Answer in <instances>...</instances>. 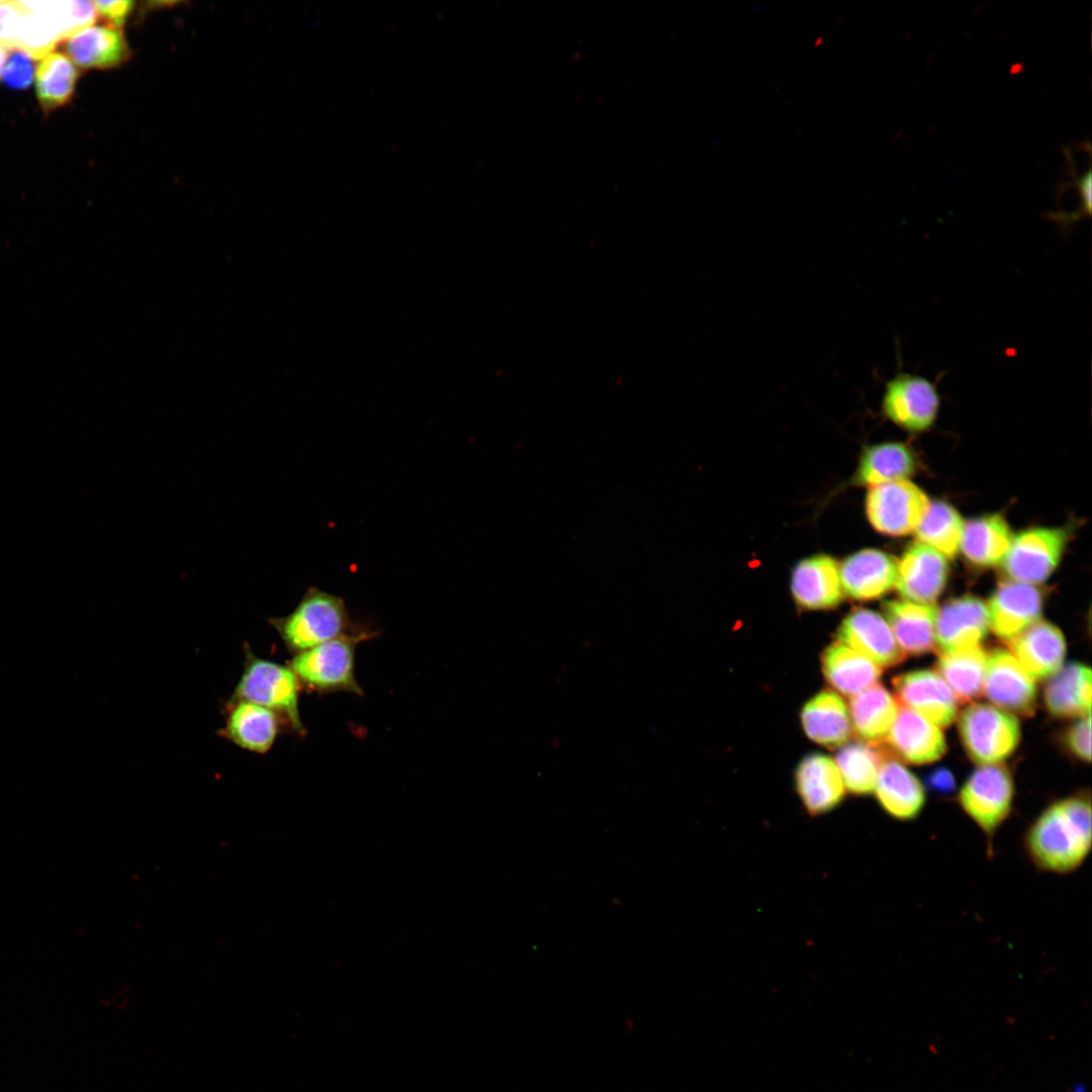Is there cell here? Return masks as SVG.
Returning a JSON list of instances; mask_svg holds the SVG:
<instances>
[{
    "label": "cell",
    "instance_id": "33",
    "mask_svg": "<svg viewBox=\"0 0 1092 1092\" xmlns=\"http://www.w3.org/2000/svg\"><path fill=\"white\" fill-rule=\"evenodd\" d=\"M79 70L63 53L52 52L35 68V92L44 111L67 104L75 91Z\"/></svg>",
    "mask_w": 1092,
    "mask_h": 1092
},
{
    "label": "cell",
    "instance_id": "23",
    "mask_svg": "<svg viewBox=\"0 0 1092 1092\" xmlns=\"http://www.w3.org/2000/svg\"><path fill=\"white\" fill-rule=\"evenodd\" d=\"M66 55L83 69L108 70L128 61L130 49L121 31L111 25H91L66 40Z\"/></svg>",
    "mask_w": 1092,
    "mask_h": 1092
},
{
    "label": "cell",
    "instance_id": "35",
    "mask_svg": "<svg viewBox=\"0 0 1092 1092\" xmlns=\"http://www.w3.org/2000/svg\"><path fill=\"white\" fill-rule=\"evenodd\" d=\"M24 10V17L18 38L17 50L27 54L33 60H41L64 40L55 19L41 6L39 1H18Z\"/></svg>",
    "mask_w": 1092,
    "mask_h": 1092
},
{
    "label": "cell",
    "instance_id": "13",
    "mask_svg": "<svg viewBox=\"0 0 1092 1092\" xmlns=\"http://www.w3.org/2000/svg\"><path fill=\"white\" fill-rule=\"evenodd\" d=\"M836 639L882 668L898 665L906 656L884 616L870 609L849 612L837 629Z\"/></svg>",
    "mask_w": 1092,
    "mask_h": 1092
},
{
    "label": "cell",
    "instance_id": "24",
    "mask_svg": "<svg viewBox=\"0 0 1092 1092\" xmlns=\"http://www.w3.org/2000/svg\"><path fill=\"white\" fill-rule=\"evenodd\" d=\"M801 722L811 740L829 749L845 744L852 732L848 707L831 690L819 692L804 705Z\"/></svg>",
    "mask_w": 1092,
    "mask_h": 1092
},
{
    "label": "cell",
    "instance_id": "42",
    "mask_svg": "<svg viewBox=\"0 0 1092 1092\" xmlns=\"http://www.w3.org/2000/svg\"><path fill=\"white\" fill-rule=\"evenodd\" d=\"M8 53H9V51L5 47L0 44V77H1V74H2V71H3V68L5 66V63L7 61Z\"/></svg>",
    "mask_w": 1092,
    "mask_h": 1092
},
{
    "label": "cell",
    "instance_id": "20",
    "mask_svg": "<svg viewBox=\"0 0 1092 1092\" xmlns=\"http://www.w3.org/2000/svg\"><path fill=\"white\" fill-rule=\"evenodd\" d=\"M795 784L804 809L813 817L835 809L846 791L834 759L821 753L808 754L800 761Z\"/></svg>",
    "mask_w": 1092,
    "mask_h": 1092
},
{
    "label": "cell",
    "instance_id": "16",
    "mask_svg": "<svg viewBox=\"0 0 1092 1092\" xmlns=\"http://www.w3.org/2000/svg\"><path fill=\"white\" fill-rule=\"evenodd\" d=\"M988 631L986 603L977 597L951 599L937 608L934 630L937 653L981 645Z\"/></svg>",
    "mask_w": 1092,
    "mask_h": 1092
},
{
    "label": "cell",
    "instance_id": "25",
    "mask_svg": "<svg viewBox=\"0 0 1092 1092\" xmlns=\"http://www.w3.org/2000/svg\"><path fill=\"white\" fill-rule=\"evenodd\" d=\"M821 667L828 685L837 694L850 698L877 684L883 670L859 652L837 641L824 649Z\"/></svg>",
    "mask_w": 1092,
    "mask_h": 1092
},
{
    "label": "cell",
    "instance_id": "1",
    "mask_svg": "<svg viewBox=\"0 0 1092 1092\" xmlns=\"http://www.w3.org/2000/svg\"><path fill=\"white\" fill-rule=\"evenodd\" d=\"M1091 799L1086 792L1045 807L1022 834V848L1039 872L1070 875L1087 859L1092 843Z\"/></svg>",
    "mask_w": 1092,
    "mask_h": 1092
},
{
    "label": "cell",
    "instance_id": "3",
    "mask_svg": "<svg viewBox=\"0 0 1092 1092\" xmlns=\"http://www.w3.org/2000/svg\"><path fill=\"white\" fill-rule=\"evenodd\" d=\"M1014 794L1012 776L1002 763L980 766L959 792L958 803L982 832L989 858L994 855V839L1012 812Z\"/></svg>",
    "mask_w": 1092,
    "mask_h": 1092
},
{
    "label": "cell",
    "instance_id": "5",
    "mask_svg": "<svg viewBox=\"0 0 1092 1092\" xmlns=\"http://www.w3.org/2000/svg\"><path fill=\"white\" fill-rule=\"evenodd\" d=\"M959 732L970 758L980 766L1000 763L1020 741L1017 717L993 705L972 703L959 716Z\"/></svg>",
    "mask_w": 1092,
    "mask_h": 1092
},
{
    "label": "cell",
    "instance_id": "11",
    "mask_svg": "<svg viewBox=\"0 0 1092 1092\" xmlns=\"http://www.w3.org/2000/svg\"><path fill=\"white\" fill-rule=\"evenodd\" d=\"M895 699L931 721L948 727L957 718L959 703L950 688L935 671L919 669L896 675L892 680Z\"/></svg>",
    "mask_w": 1092,
    "mask_h": 1092
},
{
    "label": "cell",
    "instance_id": "29",
    "mask_svg": "<svg viewBox=\"0 0 1092 1092\" xmlns=\"http://www.w3.org/2000/svg\"><path fill=\"white\" fill-rule=\"evenodd\" d=\"M987 651L982 645L938 653L935 671L950 688L959 705L983 696Z\"/></svg>",
    "mask_w": 1092,
    "mask_h": 1092
},
{
    "label": "cell",
    "instance_id": "6",
    "mask_svg": "<svg viewBox=\"0 0 1092 1092\" xmlns=\"http://www.w3.org/2000/svg\"><path fill=\"white\" fill-rule=\"evenodd\" d=\"M929 505L923 489L903 479L869 487L866 513L876 531L901 537L915 532Z\"/></svg>",
    "mask_w": 1092,
    "mask_h": 1092
},
{
    "label": "cell",
    "instance_id": "26",
    "mask_svg": "<svg viewBox=\"0 0 1092 1092\" xmlns=\"http://www.w3.org/2000/svg\"><path fill=\"white\" fill-rule=\"evenodd\" d=\"M899 704L881 684H875L850 698L848 713L852 731L861 741L882 744L897 715Z\"/></svg>",
    "mask_w": 1092,
    "mask_h": 1092
},
{
    "label": "cell",
    "instance_id": "27",
    "mask_svg": "<svg viewBox=\"0 0 1092 1092\" xmlns=\"http://www.w3.org/2000/svg\"><path fill=\"white\" fill-rule=\"evenodd\" d=\"M1048 712L1057 718H1073L1090 714L1091 670L1078 662L1063 665L1049 677L1043 690Z\"/></svg>",
    "mask_w": 1092,
    "mask_h": 1092
},
{
    "label": "cell",
    "instance_id": "31",
    "mask_svg": "<svg viewBox=\"0 0 1092 1092\" xmlns=\"http://www.w3.org/2000/svg\"><path fill=\"white\" fill-rule=\"evenodd\" d=\"M274 712L257 704L239 701L226 721V735L239 746L264 753L272 746L277 734Z\"/></svg>",
    "mask_w": 1092,
    "mask_h": 1092
},
{
    "label": "cell",
    "instance_id": "22",
    "mask_svg": "<svg viewBox=\"0 0 1092 1092\" xmlns=\"http://www.w3.org/2000/svg\"><path fill=\"white\" fill-rule=\"evenodd\" d=\"M885 619L905 655H922L935 649L937 607L906 600L883 605Z\"/></svg>",
    "mask_w": 1092,
    "mask_h": 1092
},
{
    "label": "cell",
    "instance_id": "8",
    "mask_svg": "<svg viewBox=\"0 0 1092 1092\" xmlns=\"http://www.w3.org/2000/svg\"><path fill=\"white\" fill-rule=\"evenodd\" d=\"M1067 543L1062 528L1035 527L1013 536L1001 566L1010 580L1035 585L1058 567Z\"/></svg>",
    "mask_w": 1092,
    "mask_h": 1092
},
{
    "label": "cell",
    "instance_id": "12",
    "mask_svg": "<svg viewBox=\"0 0 1092 1092\" xmlns=\"http://www.w3.org/2000/svg\"><path fill=\"white\" fill-rule=\"evenodd\" d=\"M949 573L948 559L935 549L914 542L898 560L895 588L902 600L935 604Z\"/></svg>",
    "mask_w": 1092,
    "mask_h": 1092
},
{
    "label": "cell",
    "instance_id": "37",
    "mask_svg": "<svg viewBox=\"0 0 1092 1092\" xmlns=\"http://www.w3.org/2000/svg\"><path fill=\"white\" fill-rule=\"evenodd\" d=\"M34 60L20 50L9 51L1 79L12 89H26L35 76Z\"/></svg>",
    "mask_w": 1092,
    "mask_h": 1092
},
{
    "label": "cell",
    "instance_id": "39",
    "mask_svg": "<svg viewBox=\"0 0 1092 1092\" xmlns=\"http://www.w3.org/2000/svg\"><path fill=\"white\" fill-rule=\"evenodd\" d=\"M1065 739L1070 752L1077 758L1089 762L1091 759L1090 714L1079 717L1067 730Z\"/></svg>",
    "mask_w": 1092,
    "mask_h": 1092
},
{
    "label": "cell",
    "instance_id": "7",
    "mask_svg": "<svg viewBox=\"0 0 1092 1092\" xmlns=\"http://www.w3.org/2000/svg\"><path fill=\"white\" fill-rule=\"evenodd\" d=\"M239 701L257 704L284 715L293 729L304 731L298 711L297 677L290 667L250 657L237 687Z\"/></svg>",
    "mask_w": 1092,
    "mask_h": 1092
},
{
    "label": "cell",
    "instance_id": "4",
    "mask_svg": "<svg viewBox=\"0 0 1092 1092\" xmlns=\"http://www.w3.org/2000/svg\"><path fill=\"white\" fill-rule=\"evenodd\" d=\"M370 637L356 631L296 653L290 669L303 684L322 693L350 692L363 695L354 674L357 643Z\"/></svg>",
    "mask_w": 1092,
    "mask_h": 1092
},
{
    "label": "cell",
    "instance_id": "21",
    "mask_svg": "<svg viewBox=\"0 0 1092 1092\" xmlns=\"http://www.w3.org/2000/svg\"><path fill=\"white\" fill-rule=\"evenodd\" d=\"M791 588L797 605L807 610L833 609L844 595L839 565L825 554L801 560L793 570Z\"/></svg>",
    "mask_w": 1092,
    "mask_h": 1092
},
{
    "label": "cell",
    "instance_id": "28",
    "mask_svg": "<svg viewBox=\"0 0 1092 1092\" xmlns=\"http://www.w3.org/2000/svg\"><path fill=\"white\" fill-rule=\"evenodd\" d=\"M1013 536L1002 516L987 515L965 522L960 551L975 565H1001Z\"/></svg>",
    "mask_w": 1092,
    "mask_h": 1092
},
{
    "label": "cell",
    "instance_id": "30",
    "mask_svg": "<svg viewBox=\"0 0 1092 1092\" xmlns=\"http://www.w3.org/2000/svg\"><path fill=\"white\" fill-rule=\"evenodd\" d=\"M917 460L913 451L901 442H886L866 448L854 481L869 487L908 479L916 470Z\"/></svg>",
    "mask_w": 1092,
    "mask_h": 1092
},
{
    "label": "cell",
    "instance_id": "18",
    "mask_svg": "<svg viewBox=\"0 0 1092 1092\" xmlns=\"http://www.w3.org/2000/svg\"><path fill=\"white\" fill-rule=\"evenodd\" d=\"M1006 645L1033 680L1046 679L1055 674L1063 666L1066 655L1062 631L1041 619L1006 642Z\"/></svg>",
    "mask_w": 1092,
    "mask_h": 1092
},
{
    "label": "cell",
    "instance_id": "15",
    "mask_svg": "<svg viewBox=\"0 0 1092 1092\" xmlns=\"http://www.w3.org/2000/svg\"><path fill=\"white\" fill-rule=\"evenodd\" d=\"M883 744L890 755L912 764L933 762L946 751L941 728L901 705Z\"/></svg>",
    "mask_w": 1092,
    "mask_h": 1092
},
{
    "label": "cell",
    "instance_id": "17",
    "mask_svg": "<svg viewBox=\"0 0 1092 1092\" xmlns=\"http://www.w3.org/2000/svg\"><path fill=\"white\" fill-rule=\"evenodd\" d=\"M897 573L898 559L878 549L855 552L839 566L843 594L857 601L885 596L895 588Z\"/></svg>",
    "mask_w": 1092,
    "mask_h": 1092
},
{
    "label": "cell",
    "instance_id": "9",
    "mask_svg": "<svg viewBox=\"0 0 1092 1092\" xmlns=\"http://www.w3.org/2000/svg\"><path fill=\"white\" fill-rule=\"evenodd\" d=\"M940 396L928 378L898 371L886 382L882 398L884 416L909 432H923L936 421Z\"/></svg>",
    "mask_w": 1092,
    "mask_h": 1092
},
{
    "label": "cell",
    "instance_id": "32",
    "mask_svg": "<svg viewBox=\"0 0 1092 1092\" xmlns=\"http://www.w3.org/2000/svg\"><path fill=\"white\" fill-rule=\"evenodd\" d=\"M887 754L882 745L853 741L840 746L834 761L845 790L853 795L874 792L880 766Z\"/></svg>",
    "mask_w": 1092,
    "mask_h": 1092
},
{
    "label": "cell",
    "instance_id": "38",
    "mask_svg": "<svg viewBox=\"0 0 1092 1092\" xmlns=\"http://www.w3.org/2000/svg\"><path fill=\"white\" fill-rule=\"evenodd\" d=\"M24 13L18 1H0V44L8 51L17 49Z\"/></svg>",
    "mask_w": 1092,
    "mask_h": 1092
},
{
    "label": "cell",
    "instance_id": "34",
    "mask_svg": "<svg viewBox=\"0 0 1092 1092\" xmlns=\"http://www.w3.org/2000/svg\"><path fill=\"white\" fill-rule=\"evenodd\" d=\"M965 521L960 513L947 503L930 502L929 508L915 530L918 542H921L947 559L960 552Z\"/></svg>",
    "mask_w": 1092,
    "mask_h": 1092
},
{
    "label": "cell",
    "instance_id": "36",
    "mask_svg": "<svg viewBox=\"0 0 1092 1092\" xmlns=\"http://www.w3.org/2000/svg\"><path fill=\"white\" fill-rule=\"evenodd\" d=\"M41 7L57 22L63 39L93 25L98 17L93 1H39Z\"/></svg>",
    "mask_w": 1092,
    "mask_h": 1092
},
{
    "label": "cell",
    "instance_id": "41",
    "mask_svg": "<svg viewBox=\"0 0 1092 1092\" xmlns=\"http://www.w3.org/2000/svg\"><path fill=\"white\" fill-rule=\"evenodd\" d=\"M928 784L932 789L941 793H949L954 789L952 774L946 768H937L928 776Z\"/></svg>",
    "mask_w": 1092,
    "mask_h": 1092
},
{
    "label": "cell",
    "instance_id": "2",
    "mask_svg": "<svg viewBox=\"0 0 1092 1092\" xmlns=\"http://www.w3.org/2000/svg\"><path fill=\"white\" fill-rule=\"evenodd\" d=\"M270 623L294 653L357 631L344 599L313 585L289 615L273 618Z\"/></svg>",
    "mask_w": 1092,
    "mask_h": 1092
},
{
    "label": "cell",
    "instance_id": "10",
    "mask_svg": "<svg viewBox=\"0 0 1092 1092\" xmlns=\"http://www.w3.org/2000/svg\"><path fill=\"white\" fill-rule=\"evenodd\" d=\"M983 695L994 707L1015 717H1030L1035 712V682L1008 649L987 651Z\"/></svg>",
    "mask_w": 1092,
    "mask_h": 1092
},
{
    "label": "cell",
    "instance_id": "40",
    "mask_svg": "<svg viewBox=\"0 0 1092 1092\" xmlns=\"http://www.w3.org/2000/svg\"><path fill=\"white\" fill-rule=\"evenodd\" d=\"M97 15L108 21V25L121 29L130 15L134 2L128 0L93 1Z\"/></svg>",
    "mask_w": 1092,
    "mask_h": 1092
},
{
    "label": "cell",
    "instance_id": "14",
    "mask_svg": "<svg viewBox=\"0 0 1092 1092\" xmlns=\"http://www.w3.org/2000/svg\"><path fill=\"white\" fill-rule=\"evenodd\" d=\"M989 630L1005 643L1040 620L1042 596L1035 585L1008 580L986 603Z\"/></svg>",
    "mask_w": 1092,
    "mask_h": 1092
},
{
    "label": "cell",
    "instance_id": "19",
    "mask_svg": "<svg viewBox=\"0 0 1092 1092\" xmlns=\"http://www.w3.org/2000/svg\"><path fill=\"white\" fill-rule=\"evenodd\" d=\"M873 793L882 809L890 817L902 822L918 818L926 804V792L922 783L888 752L880 766Z\"/></svg>",
    "mask_w": 1092,
    "mask_h": 1092
}]
</instances>
